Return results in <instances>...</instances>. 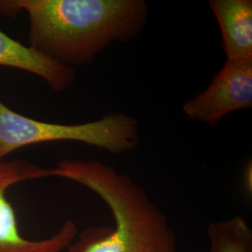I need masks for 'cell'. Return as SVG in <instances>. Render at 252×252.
<instances>
[{
  "instance_id": "obj_2",
  "label": "cell",
  "mask_w": 252,
  "mask_h": 252,
  "mask_svg": "<svg viewBox=\"0 0 252 252\" xmlns=\"http://www.w3.org/2000/svg\"><path fill=\"white\" fill-rule=\"evenodd\" d=\"M52 169L53 177L96 193L114 219L113 226L82 230L66 252H178L177 236L166 217L128 175L95 160H63Z\"/></svg>"
},
{
  "instance_id": "obj_1",
  "label": "cell",
  "mask_w": 252,
  "mask_h": 252,
  "mask_svg": "<svg viewBox=\"0 0 252 252\" xmlns=\"http://www.w3.org/2000/svg\"><path fill=\"white\" fill-rule=\"evenodd\" d=\"M29 17V47L66 66L86 65L112 42H127L144 29L143 0H4L0 13Z\"/></svg>"
},
{
  "instance_id": "obj_9",
  "label": "cell",
  "mask_w": 252,
  "mask_h": 252,
  "mask_svg": "<svg viewBox=\"0 0 252 252\" xmlns=\"http://www.w3.org/2000/svg\"><path fill=\"white\" fill-rule=\"evenodd\" d=\"M77 234L78 228L76 223L71 220H67L56 234L50 236V242L45 248L37 252H63L76 238Z\"/></svg>"
},
{
  "instance_id": "obj_5",
  "label": "cell",
  "mask_w": 252,
  "mask_h": 252,
  "mask_svg": "<svg viewBox=\"0 0 252 252\" xmlns=\"http://www.w3.org/2000/svg\"><path fill=\"white\" fill-rule=\"evenodd\" d=\"M48 177H53L52 168L27 160L0 161V252H37L50 242V237L29 240L21 234L16 212L7 196L9 188L18 183Z\"/></svg>"
},
{
  "instance_id": "obj_3",
  "label": "cell",
  "mask_w": 252,
  "mask_h": 252,
  "mask_svg": "<svg viewBox=\"0 0 252 252\" xmlns=\"http://www.w3.org/2000/svg\"><path fill=\"white\" fill-rule=\"evenodd\" d=\"M54 141H79L110 153H126L139 143V125L122 112L81 125L45 123L19 114L0 100V161L21 148Z\"/></svg>"
},
{
  "instance_id": "obj_8",
  "label": "cell",
  "mask_w": 252,
  "mask_h": 252,
  "mask_svg": "<svg viewBox=\"0 0 252 252\" xmlns=\"http://www.w3.org/2000/svg\"><path fill=\"white\" fill-rule=\"evenodd\" d=\"M209 252H252V231L242 216L210 222Z\"/></svg>"
},
{
  "instance_id": "obj_6",
  "label": "cell",
  "mask_w": 252,
  "mask_h": 252,
  "mask_svg": "<svg viewBox=\"0 0 252 252\" xmlns=\"http://www.w3.org/2000/svg\"><path fill=\"white\" fill-rule=\"evenodd\" d=\"M0 65L18 68L42 78L55 92H63L72 85L75 69L37 53L29 46L9 37L0 30Z\"/></svg>"
},
{
  "instance_id": "obj_7",
  "label": "cell",
  "mask_w": 252,
  "mask_h": 252,
  "mask_svg": "<svg viewBox=\"0 0 252 252\" xmlns=\"http://www.w3.org/2000/svg\"><path fill=\"white\" fill-rule=\"evenodd\" d=\"M209 5L220 27L226 60L252 58V0H211Z\"/></svg>"
},
{
  "instance_id": "obj_4",
  "label": "cell",
  "mask_w": 252,
  "mask_h": 252,
  "mask_svg": "<svg viewBox=\"0 0 252 252\" xmlns=\"http://www.w3.org/2000/svg\"><path fill=\"white\" fill-rule=\"evenodd\" d=\"M252 108V57L226 60L206 91L187 100L183 113L214 126L231 112Z\"/></svg>"
}]
</instances>
